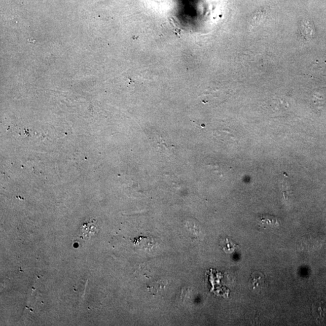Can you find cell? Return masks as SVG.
<instances>
[{
	"mask_svg": "<svg viewBox=\"0 0 326 326\" xmlns=\"http://www.w3.org/2000/svg\"><path fill=\"white\" fill-rule=\"evenodd\" d=\"M249 285L250 290L252 291L262 292L268 285L265 274L262 271H253L250 275Z\"/></svg>",
	"mask_w": 326,
	"mask_h": 326,
	"instance_id": "1",
	"label": "cell"
},
{
	"mask_svg": "<svg viewBox=\"0 0 326 326\" xmlns=\"http://www.w3.org/2000/svg\"><path fill=\"white\" fill-rule=\"evenodd\" d=\"M257 220L260 227L264 228L279 227L281 224L279 217L268 214L258 216Z\"/></svg>",
	"mask_w": 326,
	"mask_h": 326,
	"instance_id": "2",
	"label": "cell"
},
{
	"mask_svg": "<svg viewBox=\"0 0 326 326\" xmlns=\"http://www.w3.org/2000/svg\"><path fill=\"white\" fill-rule=\"evenodd\" d=\"M98 226L96 225L95 220H90L85 222L81 229L82 238L83 239H90L91 236L98 231Z\"/></svg>",
	"mask_w": 326,
	"mask_h": 326,
	"instance_id": "3",
	"label": "cell"
}]
</instances>
